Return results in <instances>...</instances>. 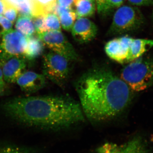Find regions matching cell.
Returning a JSON list of instances; mask_svg holds the SVG:
<instances>
[{
  "instance_id": "18",
  "label": "cell",
  "mask_w": 153,
  "mask_h": 153,
  "mask_svg": "<svg viewBox=\"0 0 153 153\" xmlns=\"http://www.w3.org/2000/svg\"><path fill=\"white\" fill-rule=\"evenodd\" d=\"M4 3V10L3 15L4 16L14 23L16 20L19 10L16 5L10 0H3Z\"/></svg>"
},
{
  "instance_id": "4",
  "label": "cell",
  "mask_w": 153,
  "mask_h": 153,
  "mask_svg": "<svg viewBox=\"0 0 153 153\" xmlns=\"http://www.w3.org/2000/svg\"><path fill=\"white\" fill-rule=\"evenodd\" d=\"M144 22L143 16L139 9L131 6H120L114 15L107 35L117 36L133 32L140 27Z\"/></svg>"
},
{
  "instance_id": "11",
  "label": "cell",
  "mask_w": 153,
  "mask_h": 153,
  "mask_svg": "<svg viewBox=\"0 0 153 153\" xmlns=\"http://www.w3.org/2000/svg\"><path fill=\"white\" fill-rule=\"evenodd\" d=\"M27 60L23 57H13L2 62L3 76L7 83H16L26 70Z\"/></svg>"
},
{
  "instance_id": "28",
  "label": "cell",
  "mask_w": 153,
  "mask_h": 153,
  "mask_svg": "<svg viewBox=\"0 0 153 153\" xmlns=\"http://www.w3.org/2000/svg\"><path fill=\"white\" fill-rule=\"evenodd\" d=\"M6 82L3 76L1 68L0 67V95L4 92L6 89Z\"/></svg>"
},
{
  "instance_id": "27",
  "label": "cell",
  "mask_w": 153,
  "mask_h": 153,
  "mask_svg": "<svg viewBox=\"0 0 153 153\" xmlns=\"http://www.w3.org/2000/svg\"><path fill=\"white\" fill-rule=\"evenodd\" d=\"M76 0H56L57 5L61 7L73 9Z\"/></svg>"
},
{
  "instance_id": "3",
  "label": "cell",
  "mask_w": 153,
  "mask_h": 153,
  "mask_svg": "<svg viewBox=\"0 0 153 153\" xmlns=\"http://www.w3.org/2000/svg\"><path fill=\"white\" fill-rule=\"evenodd\" d=\"M121 79L133 91L140 92L153 86V57H140L122 70Z\"/></svg>"
},
{
  "instance_id": "24",
  "label": "cell",
  "mask_w": 153,
  "mask_h": 153,
  "mask_svg": "<svg viewBox=\"0 0 153 153\" xmlns=\"http://www.w3.org/2000/svg\"><path fill=\"white\" fill-rule=\"evenodd\" d=\"M13 23L2 15H0V32L12 29Z\"/></svg>"
},
{
  "instance_id": "21",
  "label": "cell",
  "mask_w": 153,
  "mask_h": 153,
  "mask_svg": "<svg viewBox=\"0 0 153 153\" xmlns=\"http://www.w3.org/2000/svg\"><path fill=\"white\" fill-rule=\"evenodd\" d=\"M46 15H38L32 17V21L37 34L46 32L45 28V17Z\"/></svg>"
},
{
  "instance_id": "5",
  "label": "cell",
  "mask_w": 153,
  "mask_h": 153,
  "mask_svg": "<svg viewBox=\"0 0 153 153\" xmlns=\"http://www.w3.org/2000/svg\"><path fill=\"white\" fill-rule=\"evenodd\" d=\"M68 61L65 57L52 51L44 54L43 74L57 85L62 86L67 81L69 75Z\"/></svg>"
},
{
  "instance_id": "14",
  "label": "cell",
  "mask_w": 153,
  "mask_h": 153,
  "mask_svg": "<svg viewBox=\"0 0 153 153\" xmlns=\"http://www.w3.org/2000/svg\"><path fill=\"white\" fill-rule=\"evenodd\" d=\"M44 47L39 38L32 36L28 38L27 45L23 57L27 61H33L42 55Z\"/></svg>"
},
{
  "instance_id": "26",
  "label": "cell",
  "mask_w": 153,
  "mask_h": 153,
  "mask_svg": "<svg viewBox=\"0 0 153 153\" xmlns=\"http://www.w3.org/2000/svg\"><path fill=\"white\" fill-rule=\"evenodd\" d=\"M133 5L137 6H149L153 5V0H128Z\"/></svg>"
},
{
  "instance_id": "15",
  "label": "cell",
  "mask_w": 153,
  "mask_h": 153,
  "mask_svg": "<svg viewBox=\"0 0 153 153\" xmlns=\"http://www.w3.org/2000/svg\"><path fill=\"white\" fill-rule=\"evenodd\" d=\"M74 7L76 19L91 16L96 8L95 0H76Z\"/></svg>"
},
{
  "instance_id": "6",
  "label": "cell",
  "mask_w": 153,
  "mask_h": 153,
  "mask_svg": "<svg viewBox=\"0 0 153 153\" xmlns=\"http://www.w3.org/2000/svg\"><path fill=\"white\" fill-rule=\"evenodd\" d=\"M28 38L13 29L0 32V60L1 63L11 57H23L27 45Z\"/></svg>"
},
{
  "instance_id": "20",
  "label": "cell",
  "mask_w": 153,
  "mask_h": 153,
  "mask_svg": "<svg viewBox=\"0 0 153 153\" xmlns=\"http://www.w3.org/2000/svg\"><path fill=\"white\" fill-rule=\"evenodd\" d=\"M0 153H38L31 148L18 146L14 145L0 146Z\"/></svg>"
},
{
  "instance_id": "10",
  "label": "cell",
  "mask_w": 153,
  "mask_h": 153,
  "mask_svg": "<svg viewBox=\"0 0 153 153\" xmlns=\"http://www.w3.org/2000/svg\"><path fill=\"white\" fill-rule=\"evenodd\" d=\"M76 19L71 30L74 40L79 44L88 43L93 40L97 34L96 25L86 18Z\"/></svg>"
},
{
  "instance_id": "12",
  "label": "cell",
  "mask_w": 153,
  "mask_h": 153,
  "mask_svg": "<svg viewBox=\"0 0 153 153\" xmlns=\"http://www.w3.org/2000/svg\"><path fill=\"white\" fill-rule=\"evenodd\" d=\"M46 78L43 74L25 71L18 78L16 83L25 93H34L44 87Z\"/></svg>"
},
{
  "instance_id": "31",
  "label": "cell",
  "mask_w": 153,
  "mask_h": 153,
  "mask_svg": "<svg viewBox=\"0 0 153 153\" xmlns=\"http://www.w3.org/2000/svg\"><path fill=\"white\" fill-rule=\"evenodd\" d=\"M1 66H2L1 62V60H0V67H1Z\"/></svg>"
},
{
  "instance_id": "9",
  "label": "cell",
  "mask_w": 153,
  "mask_h": 153,
  "mask_svg": "<svg viewBox=\"0 0 153 153\" xmlns=\"http://www.w3.org/2000/svg\"><path fill=\"white\" fill-rule=\"evenodd\" d=\"M133 39L128 36H125L108 41L105 47L106 55L120 64L129 63L130 47Z\"/></svg>"
},
{
  "instance_id": "22",
  "label": "cell",
  "mask_w": 153,
  "mask_h": 153,
  "mask_svg": "<svg viewBox=\"0 0 153 153\" xmlns=\"http://www.w3.org/2000/svg\"><path fill=\"white\" fill-rule=\"evenodd\" d=\"M19 10V15L27 16L32 18L33 16L32 10L27 3L25 1L22 2L16 5Z\"/></svg>"
},
{
  "instance_id": "19",
  "label": "cell",
  "mask_w": 153,
  "mask_h": 153,
  "mask_svg": "<svg viewBox=\"0 0 153 153\" xmlns=\"http://www.w3.org/2000/svg\"><path fill=\"white\" fill-rule=\"evenodd\" d=\"M45 28L46 32L53 30L61 31V26L60 20L57 15L52 13H49L46 15Z\"/></svg>"
},
{
  "instance_id": "25",
  "label": "cell",
  "mask_w": 153,
  "mask_h": 153,
  "mask_svg": "<svg viewBox=\"0 0 153 153\" xmlns=\"http://www.w3.org/2000/svg\"><path fill=\"white\" fill-rule=\"evenodd\" d=\"M125 0H108L107 15L122 5Z\"/></svg>"
},
{
  "instance_id": "8",
  "label": "cell",
  "mask_w": 153,
  "mask_h": 153,
  "mask_svg": "<svg viewBox=\"0 0 153 153\" xmlns=\"http://www.w3.org/2000/svg\"><path fill=\"white\" fill-rule=\"evenodd\" d=\"M142 137L136 136L121 144L107 143L97 149V153H150Z\"/></svg>"
},
{
  "instance_id": "1",
  "label": "cell",
  "mask_w": 153,
  "mask_h": 153,
  "mask_svg": "<svg viewBox=\"0 0 153 153\" xmlns=\"http://www.w3.org/2000/svg\"><path fill=\"white\" fill-rule=\"evenodd\" d=\"M75 86L83 113L94 122L116 117L128 106L132 97L133 91L128 85L105 68L87 71Z\"/></svg>"
},
{
  "instance_id": "13",
  "label": "cell",
  "mask_w": 153,
  "mask_h": 153,
  "mask_svg": "<svg viewBox=\"0 0 153 153\" xmlns=\"http://www.w3.org/2000/svg\"><path fill=\"white\" fill-rule=\"evenodd\" d=\"M153 47V40L146 39H133L130 47L129 63L141 57Z\"/></svg>"
},
{
  "instance_id": "29",
  "label": "cell",
  "mask_w": 153,
  "mask_h": 153,
  "mask_svg": "<svg viewBox=\"0 0 153 153\" xmlns=\"http://www.w3.org/2000/svg\"><path fill=\"white\" fill-rule=\"evenodd\" d=\"M4 3L3 0H0V15L3 14L4 10Z\"/></svg>"
},
{
  "instance_id": "32",
  "label": "cell",
  "mask_w": 153,
  "mask_h": 153,
  "mask_svg": "<svg viewBox=\"0 0 153 153\" xmlns=\"http://www.w3.org/2000/svg\"><path fill=\"white\" fill-rule=\"evenodd\" d=\"M152 18L153 19V13H152Z\"/></svg>"
},
{
  "instance_id": "16",
  "label": "cell",
  "mask_w": 153,
  "mask_h": 153,
  "mask_svg": "<svg viewBox=\"0 0 153 153\" xmlns=\"http://www.w3.org/2000/svg\"><path fill=\"white\" fill-rule=\"evenodd\" d=\"M15 28L27 38L33 36L36 32L32 18L23 15H19Z\"/></svg>"
},
{
  "instance_id": "17",
  "label": "cell",
  "mask_w": 153,
  "mask_h": 153,
  "mask_svg": "<svg viewBox=\"0 0 153 153\" xmlns=\"http://www.w3.org/2000/svg\"><path fill=\"white\" fill-rule=\"evenodd\" d=\"M61 27L66 31H71L76 19L73 9L65 11L58 16Z\"/></svg>"
},
{
  "instance_id": "23",
  "label": "cell",
  "mask_w": 153,
  "mask_h": 153,
  "mask_svg": "<svg viewBox=\"0 0 153 153\" xmlns=\"http://www.w3.org/2000/svg\"><path fill=\"white\" fill-rule=\"evenodd\" d=\"M97 12L102 16L107 15L108 0H95Z\"/></svg>"
},
{
  "instance_id": "7",
  "label": "cell",
  "mask_w": 153,
  "mask_h": 153,
  "mask_svg": "<svg viewBox=\"0 0 153 153\" xmlns=\"http://www.w3.org/2000/svg\"><path fill=\"white\" fill-rule=\"evenodd\" d=\"M38 38L44 46L69 61L76 60L78 56L74 47L61 31L53 30L38 33Z\"/></svg>"
},
{
  "instance_id": "30",
  "label": "cell",
  "mask_w": 153,
  "mask_h": 153,
  "mask_svg": "<svg viewBox=\"0 0 153 153\" xmlns=\"http://www.w3.org/2000/svg\"><path fill=\"white\" fill-rule=\"evenodd\" d=\"M15 1H17V2L18 3V4H19V3L22 2L24 1V0H15Z\"/></svg>"
},
{
  "instance_id": "2",
  "label": "cell",
  "mask_w": 153,
  "mask_h": 153,
  "mask_svg": "<svg viewBox=\"0 0 153 153\" xmlns=\"http://www.w3.org/2000/svg\"><path fill=\"white\" fill-rule=\"evenodd\" d=\"M3 109L18 122L48 129L66 128L85 119L80 105L62 96L18 97L4 103Z\"/></svg>"
}]
</instances>
